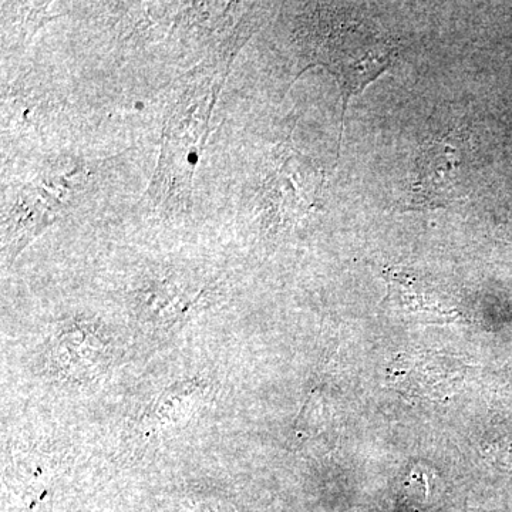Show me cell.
Here are the masks:
<instances>
[{"instance_id":"obj_5","label":"cell","mask_w":512,"mask_h":512,"mask_svg":"<svg viewBox=\"0 0 512 512\" xmlns=\"http://www.w3.org/2000/svg\"><path fill=\"white\" fill-rule=\"evenodd\" d=\"M316 168L305 164L303 158L291 156L276 170L274 180L268 184L272 205L281 218L302 217L315 208L320 190Z\"/></svg>"},{"instance_id":"obj_1","label":"cell","mask_w":512,"mask_h":512,"mask_svg":"<svg viewBox=\"0 0 512 512\" xmlns=\"http://www.w3.org/2000/svg\"><path fill=\"white\" fill-rule=\"evenodd\" d=\"M312 64L328 69L343 97L342 119L349 100L392 67L396 46L379 26L349 10H326L306 36Z\"/></svg>"},{"instance_id":"obj_3","label":"cell","mask_w":512,"mask_h":512,"mask_svg":"<svg viewBox=\"0 0 512 512\" xmlns=\"http://www.w3.org/2000/svg\"><path fill=\"white\" fill-rule=\"evenodd\" d=\"M466 365L454 357L420 350L394 357L387 367L386 382L396 392L413 399L441 402L460 389Z\"/></svg>"},{"instance_id":"obj_2","label":"cell","mask_w":512,"mask_h":512,"mask_svg":"<svg viewBox=\"0 0 512 512\" xmlns=\"http://www.w3.org/2000/svg\"><path fill=\"white\" fill-rule=\"evenodd\" d=\"M468 153L460 128L427 141L417 160L416 181L407 210H434L466 197Z\"/></svg>"},{"instance_id":"obj_4","label":"cell","mask_w":512,"mask_h":512,"mask_svg":"<svg viewBox=\"0 0 512 512\" xmlns=\"http://www.w3.org/2000/svg\"><path fill=\"white\" fill-rule=\"evenodd\" d=\"M386 281L387 302L394 312L424 323H448L456 319L458 311L450 296L419 272L396 266L386 272Z\"/></svg>"}]
</instances>
